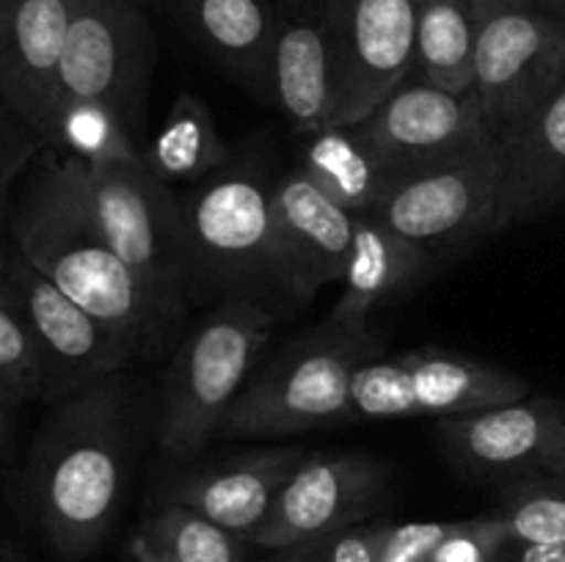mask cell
I'll use <instances>...</instances> for the list:
<instances>
[{
    "label": "cell",
    "mask_w": 565,
    "mask_h": 562,
    "mask_svg": "<svg viewBox=\"0 0 565 562\" xmlns=\"http://www.w3.org/2000/svg\"><path fill=\"white\" fill-rule=\"evenodd\" d=\"M0 389L17 402L44 400L42 358L6 264L0 268Z\"/></svg>",
    "instance_id": "cell-29"
},
{
    "label": "cell",
    "mask_w": 565,
    "mask_h": 562,
    "mask_svg": "<svg viewBox=\"0 0 565 562\" xmlns=\"http://www.w3.org/2000/svg\"><path fill=\"white\" fill-rule=\"evenodd\" d=\"M127 3H136V6H143V3H149V0H127Z\"/></svg>",
    "instance_id": "cell-39"
},
{
    "label": "cell",
    "mask_w": 565,
    "mask_h": 562,
    "mask_svg": "<svg viewBox=\"0 0 565 562\" xmlns=\"http://www.w3.org/2000/svg\"><path fill=\"white\" fill-rule=\"evenodd\" d=\"M452 527L456 521H414L397 527L384 523L379 562H425Z\"/></svg>",
    "instance_id": "cell-33"
},
{
    "label": "cell",
    "mask_w": 565,
    "mask_h": 562,
    "mask_svg": "<svg viewBox=\"0 0 565 562\" xmlns=\"http://www.w3.org/2000/svg\"><path fill=\"white\" fill-rule=\"evenodd\" d=\"M390 490V468L364 452L307 455L248 543L276 551L364 523Z\"/></svg>",
    "instance_id": "cell-14"
},
{
    "label": "cell",
    "mask_w": 565,
    "mask_h": 562,
    "mask_svg": "<svg viewBox=\"0 0 565 562\" xmlns=\"http://www.w3.org/2000/svg\"><path fill=\"white\" fill-rule=\"evenodd\" d=\"M439 435L450 461L478 479H513L565 474V406L557 400H524L486 411L439 419Z\"/></svg>",
    "instance_id": "cell-13"
},
{
    "label": "cell",
    "mask_w": 565,
    "mask_h": 562,
    "mask_svg": "<svg viewBox=\"0 0 565 562\" xmlns=\"http://www.w3.org/2000/svg\"><path fill=\"white\" fill-rule=\"evenodd\" d=\"M500 185V141L489 132L467 152L403 176L370 215L425 248L458 242L480 231H494Z\"/></svg>",
    "instance_id": "cell-10"
},
{
    "label": "cell",
    "mask_w": 565,
    "mask_h": 562,
    "mask_svg": "<svg viewBox=\"0 0 565 562\" xmlns=\"http://www.w3.org/2000/svg\"><path fill=\"white\" fill-rule=\"evenodd\" d=\"M508 532L494 512L456 521L445 540L425 562H500Z\"/></svg>",
    "instance_id": "cell-32"
},
{
    "label": "cell",
    "mask_w": 565,
    "mask_h": 562,
    "mask_svg": "<svg viewBox=\"0 0 565 562\" xmlns=\"http://www.w3.org/2000/svg\"><path fill=\"white\" fill-rule=\"evenodd\" d=\"M132 556H136V562H160V560H154L152 554H149L147 545H143L141 540H136V543H132Z\"/></svg>",
    "instance_id": "cell-38"
},
{
    "label": "cell",
    "mask_w": 565,
    "mask_h": 562,
    "mask_svg": "<svg viewBox=\"0 0 565 562\" xmlns=\"http://www.w3.org/2000/svg\"><path fill=\"white\" fill-rule=\"evenodd\" d=\"M491 512L511 540L565 543V474H535L505 483Z\"/></svg>",
    "instance_id": "cell-28"
},
{
    "label": "cell",
    "mask_w": 565,
    "mask_h": 562,
    "mask_svg": "<svg viewBox=\"0 0 565 562\" xmlns=\"http://www.w3.org/2000/svg\"><path fill=\"white\" fill-rule=\"evenodd\" d=\"M42 149V138L0 105V268L9 262L11 253V248L6 246L11 220V193H14L20 176L36 163Z\"/></svg>",
    "instance_id": "cell-30"
},
{
    "label": "cell",
    "mask_w": 565,
    "mask_h": 562,
    "mask_svg": "<svg viewBox=\"0 0 565 562\" xmlns=\"http://www.w3.org/2000/svg\"><path fill=\"white\" fill-rule=\"evenodd\" d=\"M497 141L502 185L494 231H500L539 218L565 196V77Z\"/></svg>",
    "instance_id": "cell-18"
},
{
    "label": "cell",
    "mask_w": 565,
    "mask_h": 562,
    "mask_svg": "<svg viewBox=\"0 0 565 562\" xmlns=\"http://www.w3.org/2000/svg\"><path fill=\"white\" fill-rule=\"evenodd\" d=\"M480 14L472 0H419L414 77L447 91H475Z\"/></svg>",
    "instance_id": "cell-25"
},
{
    "label": "cell",
    "mask_w": 565,
    "mask_h": 562,
    "mask_svg": "<svg viewBox=\"0 0 565 562\" xmlns=\"http://www.w3.org/2000/svg\"><path fill=\"white\" fill-rule=\"evenodd\" d=\"M154 72V33L141 6L127 0H72L55 105L99 102L138 143Z\"/></svg>",
    "instance_id": "cell-6"
},
{
    "label": "cell",
    "mask_w": 565,
    "mask_h": 562,
    "mask_svg": "<svg viewBox=\"0 0 565 562\" xmlns=\"http://www.w3.org/2000/svg\"><path fill=\"white\" fill-rule=\"evenodd\" d=\"M303 457L307 452L298 446H270L232 455L182 477L171 501L202 512L204 518L248 543L270 516L276 499Z\"/></svg>",
    "instance_id": "cell-19"
},
{
    "label": "cell",
    "mask_w": 565,
    "mask_h": 562,
    "mask_svg": "<svg viewBox=\"0 0 565 562\" xmlns=\"http://www.w3.org/2000/svg\"><path fill=\"white\" fill-rule=\"evenodd\" d=\"M500 562H565V543H522L508 538Z\"/></svg>",
    "instance_id": "cell-34"
},
{
    "label": "cell",
    "mask_w": 565,
    "mask_h": 562,
    "mask_svg": "<svg viewBox=\"0 0 565 562\" xmlns=\"http://www.w3.org/2000/svg\"><path fill=\"white\" fill-rule=\"evenodd\" d=\"M160 562H243L246 540L218 527L202 512L169 501L138 534Z\"/></svg>",
    "instance_id": "cell-26"
},
{
    "label": "cell",
    "mask_w": 565,
    "mask_h": 562,
    "mask_svg": "<svg viewBox=\"0 0 565 562\" xmlns=\"http://www.w3.org/2000/svg\"><path fill=\"white\" fill-rule=\"evenodd\" d=\"M370 331H340L326 325L320 334L281 353L257 380L243 389L226 413L224 439H279L326 424L351 422L353 375L375 358Z\"/></svg>",
    "instance_id": "cell-5"
},
{
    "label": "cell",
    "mask_w": 565,
    "mask_h": 562,
    "mask_svg": "<svg viewBox=\"0 0 565 562\" xmlns=\"http://www.w3.org/2000/svg\"><path fill=\"white\" fill-rule=\"evenodd\" d=\"M428 262V248L379 220L359 215L351 257L342 273V295L329 314L331 328L367 331L370 314L412 287Z\"/></svg>",
    "instance_id": "cell-22"
},
{
    "label": "cell",
    "mask_w": 565,
    "mask_h": 562,
    "mask_svg": "<svg viewBox=\"0 0 565 562\" xmlns=\"http://www.w3.org/2000/svg\"><path fill=\"white\" fill-rule=\"evenodd\" d=\"M565 77V17L494 11L480 17L475 94L494 136L544 102Z\"/></svg>",
    "instance_id": "cell-12"
},
{
    "label": "cell",
    "mask_w": 565,
    "mask_h": 562,
    "mask_svg": "<svg viewBox=\"0 0 565 562\" xmlns=\"http://www.w3.org/2000/svg\"><path fill=\"white\" fill-rule=\"evenodd\" d=\"M72 0H0V105L44 141Z\"/></svg>",
    "instance_id": "cell-17"
},
{
    "label": "cell",
    "mask_w": 565,
    "mask_h": 562,
    "mask_svg": "<svg viewBox=\"0 0 565 562\" xmlns=\"http://www.w3.org/2000/svg\"><path fill=\"white\" fill-rule=\"evenodd\" d=\"M224 136L207 105L196 94H177L152 141L141 149V163L163 185H193L213 176L226 163Z\"/></svg>",
    "instance_id": "cell-24"
},
{
    "label": "cell",
    "mask_w": 565,
    "mask_h": 562,
    "mask_svg": "<svg viewBox=\"0 0 565 562\" xmlns=\"http://www.w3.org/2000/svg\"><path fill=\"white\" fill-rule=\"evenodd\" d=\"M0 562H28V556L14 543L0 538Z\"/></svg>",
    "instance_id": "cell-37"
},
{
    "label": "cell",
    "mask_w": 565,
    "mask_h": 562,
    "mask_svg": "<svg viewBox=\"0 0 565 562\" xmlns=\"http://www.w3.org/2000/svg\"><path fill=\"white\" fill-rule=\"evenodd\" d=\"M276 20V105L307 136L331 121L329 0H270Z\"/></svg>",
    "instance_id": "cell-20"
},
{
    "label": "cell",
    "mask_w": 565,
    "mask_h": 562,
    "mask_svg": "<svg viewBox=\"0 0 565 562\" xmlns=\"http://www.w3.org/2000/svg\"><path fill=\"white\" fill-rule=\"evenodd\" d=\"M6 275L36 339L47 402H58L99 380L114 378L136 356L130 339L72 301L17 251L9 253Z\"/></svg>",
    "instance_id": "cell-11"
},
{
    "label": "cell",
    "mask_w": 565,
    "mask_h": 562,
    "mask_svg": "<svg viewBox=\"0 0 565 562\" xmlns=\"http://www.w3.org/2000/svg\"><path fill=\"white\" fill-rule=\"evenodd\" d=\"M180 204L196 281L237 290L279 287L274 185L263 171L232 169L207 176Z\"/></svg>",
    "instance_id": "cell-7"
},
{
    "label": "cell",
    "mask_w": 565,
    "mask_h": 562,
    "mask_svg": "<svg viewBox=\"0 0 565 562\" xmlns=\"http://www.w3.org/2000/svg\"><path fill=\"white\" fill-rule=\"evenodd\" d=\"M527 380L497 364L447 350H414L395 358H370L353 375V419L461 417L524 400Z\"/></svg>",
    "instance_id": "cell-8"
},
{
    "label": "cell",
    "mask_w": 565,
    "mask_h": 562,
    "mask_svg": "<svg viewBox=\"0 0 565 562\" xmlns=\"http://www.w3.org/2000/svg\"><path fill=\"white\" fill-rule=\"evenodd\" d=\"M362 121L403 176L456 158L491 132L478 94L447 91L414 75Z\"/></svg>",
    "instance_id": "cell-16"
},
{
    "label": "cell",
    "mask_w": 565,
    "mask_h": 562,
    "mask_svg": "<svg viewBox=\"0 0 565 562\" xmlns=\"http://www.w3.org/2000/svg\"><path fill=\"white\" fill-rule=\"evenodd\" d=\"M356 213L342 207L307 171L274 182V235L279 290L309 303L323 287L340 284L356 235Z\"/></svg>",
    "instance_id": "cell-15"
},
{
    "label": "cell",
    "mask_w": 565,
    "mask_h": 562,
    "mask_svg": "<svg viewBox=\"0 0 565 562\" xmlns=\"http://www.w3.org/2000/svg\"><path fill=\"white\" fill-rule=\"evenodd\" d=\"M384 523H356L270 551L265 562H379Z\"/></svg>",
    "instance_id": "cell-31"
},
{
    "label": "cell",
    "mask_w": 565,
    "mask_h": 562,
    "mask_svg": "<svg viewBox=\"0 0 565 562\" xmlns=\"http://www.w3.org/2000/svg\"><path fill=\"white\" fill-rule=\"evenodd\" d=\"M11 251L83 309L141 347L171 323L88 209L70 158L44 147L11 209Z\"/></svg>",
    "instance_id": "cell-2"
},
{
    "label": "cell",
    "mask_w": 565,
    "mask_h": 562,
    "mask_svg": "<svg viewBox=\"0 0 565 562\" xmlns=\"http://www.w3.org/2000/svg\"><path fill=\"white\" fill-rule=\"evenodd\" d=\"M193 42L252 97L276 105V20L270 0H174Z\"/></svg>",
    "instance_id": "cell-21"
},
{
    "label": "cell",
    "mask_w": 565,
    "mask_h": 562,
    "mask_svg": "<svg viewBox=\"0 0 565 562\" xmlns=\"http://www.w3.org/2000/svg\"><path fill=\"white\" fill-rule=\"evenodd\" d=\"M70 163L88 209L119 257L147 284L166 317L174 320L196 281L174 191L154 180L141 158L103 165L70 158Z\"/></svg>",
    "instance_id": "cell-4"
},
{
    "label": "cell",
    "mask_w": 565,
    "mask_h": 562,
    "mask_svg": "<svg viewBox=\"0 0 565 562\" xmlns=\"http://www.w3.org/2000/svg\"><path fill=\"white\" fill-rule=\"evenodd\" d=\"M301 169L334 202L356 215H370L403 180L364 121L326 125L307 132Z\"/></svg>",
    "instance_id": "cell-23"
},
{
    "label": "cell",
    "mask_w": 565,
    "mask_h": 562,
    "mask_svg": "<svg viewBox=\"0 0 565 562\" xmlns=\"http://www.w3.org/2000/svg\"><path fill=\"white\" fill-rule=\"evenodd\" d=\"M478 14H494V11H544V14L565 17V0H472Z\"/></svg>",
    "instance_id": "cell-35"
},
{
    "label": "cell",
    "mask_w": 565,
    "mask_h": 562,
    "mask_svg": "<svg viewBox=\"0 0 565 562\" xmlns=\"http://www.w3.org/2000/svg\"><path fill=\"white\" fill-rule=\"evenodd\" d=\"M419 0H329L331 121H362L414 75Z\"/></svg>",
    "instance_id": "cell-9"
},
{
    "label": "cell",
    "mask_w": 565,
    "mask_h": 562,
    "mask_svg": "<svg viewBox=\"0 0 565 562\" xmlns=\"http://www.w3.org/2000/svg\"><path fill=\"white\" fill-rule=\"evenodd\" d=\"M22 402H17L9 391L0 389V450L9 444L11 433H14L17 424V411H20Z\"/></svg>",
    "instance_id": "cell-36"
},
{
    "label": "cell",
    "mask_w": 565,
    "mask_h": 562,
    "mask_svg": "<svg viewBox=\"0 0 565 562\" xmlns=\"http://www.w3.org/2000/svg\"><path fill=\"white\" fill-rule=\"evenodd\" d=\"M44 147L86 165L141 158V147L132 141L119 116L99 102L58 105L50 116Z\"/></svg>",
    "instance_id": "cell-27"
},
{
    "label": "cell",
    "mask_w": 565,
    "mask_h": 562,
    "mask_svg": "<svg viewBox=\"0 0 565 562\" xmlns=\"http://www.w3.org/2000/svg\"><path fill=\"white\" fill-rule=\"evenodd\" d=\"M130 397L119 375L55 402L28 452L25 501L66 560L97 551L114 529L127 479Z\"/></svg>",
    "instance_id": "cell-1"
},
{
    "label": "cell",
    "mask_w": 565,
    "mask_h": 562,
    "mask_svg": "<svg viewBox=\"0 0 565 562\" xmlns=\"http://www.w3.org/2000/svg\"><path fill=\"white\" fill-rule=\"evenodd\" d=\"M274 331V314L241 295L215 309L177 353L163 389L158 441L171 461H191L215 439L248 386Z\"/></svg>",
    "instance_id": "cell-3"
}]
</instances>
